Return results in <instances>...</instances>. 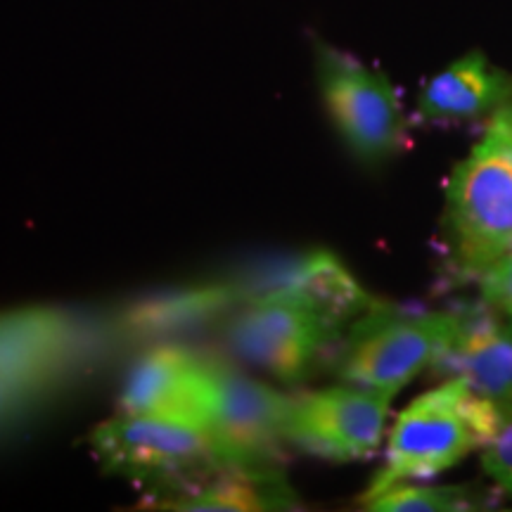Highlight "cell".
<instances>
[{
    "instance_id": "8",
    "label": "cell",
    "mask_w": 512,
    "mask_h": 512,
    "mask_svg": "<svg viewBox=\"0 0 512 512\" xmlns=\"http://www.w3.org/2000/svg\"><path fill=\"white\" fill-rule=\"evenodd\" d=\"M394 396L356 384L292 396L287 444L330 463L373 458L380 448Z\"/></svg>"
},
{
    "instance_id": "19",
    "label": "cell",
    "mask_w": 512,
    "mask_h": 512,
    "mask_svg": "<svg viewBox=\"0 0 512 512\" xmlns=\"http://www.w3.org/2000/svg\"><path fill=\"white\" fill-rule=\"evenodd\" d=\"M510 328H512V323H510Z\"/></svg>"
},
{
    "instance_id": "14",
    "label": "cell",
    "mask_w": 512,
    "mask_h": 512,
    "mask_svg": "<svg viewBox=\"0 0 512 512\" xmlns=\"http://www.w3.org/2000/svg\"><path fill=\"white\" fill-rule=\"evenodd\" d=\"M238 297V287L230 285H204L176 294H164V297L147 299L128 311L124 316V330L126 335L138 339L174 335V332L190 330L219 316L230 309Z\"/></svg>"
},
{
    "instance_id": "4",
    "label": "cell",
    "mask_w": 512,
    "mask_h": 512,
    "mask_svg": "<svg viewBox=\"0 0 512 512\" xmlns=\"http://www.w3.org/2000/svg\"><path fill=\"white\" fill-rule=\"evenodd\" d=\"M458 323V309H401L377 302L351 323L332 363L344 382L396 396L437 363Z\"/></svg>"
},
{
    "instance_id": "12",
    "label": "cell",
    "mask_w": 512,
    "mask_h": 512,
    "mask_svg": "<svg viewBox=\"0 0 512 512\" xmlns=\"http://www.w3.org/2000/svg\"><path fill=\"white\" fill-rule=\"evenodd\" d=\"M510 100L512 74L491 64L479 50H470L425 83L418 114L430 124H465L491 117Z\"/></svg>"
},
{
    "instance_id": "10",
    "label": "cell",
    "mask_w": 512,
    "mask_h": 512,
    "mask_svg": "<svg viewBox=\"0 0 512 512\" xmlns=\"http://www.w3.org/2000/svg\"><path fill=\"white\" fill-rule=\"evenodd\" d=\"M121 408L209 430L216 408V361L176 344L152 347L128 370Z\"/></svg>"
},
{
    "instance_id": "1",
    "label": "cell",
    "mask_w": 512,
    "mask_h": 512,
    "mask_svg": "<svg viewBox=\"0 0 512 512\" xmlns=\"http://www.w3.org/2000/svg\"><path fill=\"white\" fill-rule=\"evenodd\" d=\"M503 411L472 392L463 377H448L408 403L389 434L384 467L361 496L373 501L389 486L425 482L456 467L465 456L484 448L496 437Z\"/></svg>"
},
{
    "instance_id": "3",
    "label": "cell",
    "mask_w": 512,
    "mask_h": 512,
    "mask_svg": "<svg viewBox=\"0 0 512 512\" xmlns=\"http://www.w3.org/2000/svg\"><path fill=\"white\" fill-rule=\"evenodd\" d=\"M344 325L306 292L273 283L235 313L226 342L247 366L285 384H297L335 358Z\"/></svg>"
},
{
    "instance_id": "6",
    "label": "cell",
    "mask_w": 512,
    "mask_h": 512,
    "mask_svg": "<svg viewBox=\"0 0 512 512\" xmlns=\"http://www.w3.org/2000/svg\"><path fill=\"white\" fill-rule=\"evenodd\" d=\"M316 76L325 110L358 162L384 164L411 145L399 93L382 72L318 41Z\"/></svg>"
},
{
    "instance_id": "18",
    "label": "cell",
    "mask_w": 512,
    "mask_h": 512,
    "mask_svg": "<svg viewBox=\"0 0 512 512\" xmlns=\"http://www.w3.org/2000/svg\"><path fill=\"white\" fill-rule=\"evenodd\" d=\"M489 126H494L498 133H501L505 147H508L510 157H512V100L505 102L501 110L494 112L489 117Z\"/></svg>"
},
{
    "instance_id": "7",
    "label": "cell",
    "mask_w": 512,
    "mask_h": 512,
    "mask_svg": "<svg viewBox=\"0 0 512 512\" xmlns=\"http://www.w3.org/2000/svg\"><path fill=\"white\" fill-rule=\"evenodd\" d=\"M292 396L216 361V408L209 434L221 463L247 475H280Z\"/></svg>"
},
{
    "instance_id": "15",
    "label": "cell",
    "mask_w": 512,
    "mask_h": 512,
    "mask_svg": "<svg viewBox=\"0 0 512 512\" xmlns=\"http://www.w3.org/2000/svg\"><path fill=\"white\" fill-rule=\"evenodd\" d=\"M484 498L470 486H422V484H394L373 501L363 503L366 510L375 512H465L489 508Z\"/></svg>"
},
{
    "instance_id": "16",
    "label": "cell",
    "mask_w": 512,
    "mask_h": 512,
    "mask_svg": "<svg viewBox=\"0 0 512 512\" xmlns=\"http://www.w3.org/2000/svg\"><path fill=\"white\" fill-rule=\"evenodd\" d=\"M482 465L498 489L512 496V408L503 413V422L496 437L484 446Z\"/></svg>"
},
{
    "instance_id": "9",
    "label": "cell",
    "mask_w": 512,
    "mask_h": 512,
    "mask_svg": "<svg viewBox=\"0 0 512 512\" xmlns=\"http://www.w3.org/2000/svg\"><path fill=\"white\" fill-rule=\"evenodd\" d=\"M81 351L79 330L50 309L0 316V415L46 394Z\"/></svg>"
},
{
    "instance_id": "11",
    "label": "cell",
    "mask_w": 512,
    "mask_h": 512,
    "mask_svg": "<svg viewBox=\"0 0 512 512\" xmlns=\"http://www.w3.org/2000/svg\"><path fill=\"white\" fill-rule=\"evenodd\" d=\"M456 335L432 370L441 377H463L467 387L496 403L512 408V328H505L489 304L463 306Z\"/></svg>"
},
{
    "instance_id": "5",
    "label": "cell",
    "mask_w": 512,
    "mask_h": 512,
    "mask_svg": "<svg viewBox=\"0 0 512 512\" xmlns=\"http://www.w3.org/2000/svg\"><path fill=\"white\" fill-rule=\"evenodd\" d=\"M91 444L110 475L155 486L159 496L230 470L221 463L209 430L159 415L124 411L102 422Z\"/></svg>"
},
{
    "instance_id": "2",
    "label": "cell",
    "mask_w": 512,
    "mask_h": 512,
    "mask_svg": "<svg viewBox=\"0 0 512 512\" xmlns=\"http://www.w3.org/2000/svg\"><path fill=\"white\" fill-rule=\"evenodd\" d=\"M441 242L453 285L479 280L512 249V157L494 126L448 176Z\"/></svg>"
},
{
    "instance_id": "13",
    "label": "cell",
    "mask_w": 512,
    "mask_h": 512,
    "mask_svg": "<svg viewBox=\"0 0 512 512\" xmlns=\"http://www.w3.org/2000/svg\"><path fill=\"white\" fill-rule=\"evenodd\" d=\"M297 498L283 475H247L240 470H219L202 482L157 498V510L185 512H249L294 508Z\"/></svg>"
},
{
    "instance_id": "17",
    "label": "cell",
    "mask_w": 512,
    "mask_h": 512,
    "mask_svg": "<svg viewBox=\"0 0 512 512\" xmlns=\"http://www.w3.org/2000/svg\"><path fill=\"white\" fill-rule=\"evenodd\" d=\"M477 283L484 304L512 316V249H508Z\"/></svg>"
}]
</instances>
